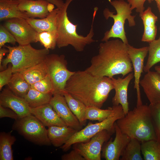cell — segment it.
Instances as JSON below:
<instances>
[{
	"mask_svg": "<svg viewBox=\"0 0 160 160\" xmlns=\"http://www.w3.org/2000/svg\"><path fill=\"white\" fill-rule=\"evenodd\" d=\"M133 69L127 44L117 39L100 43L98 54L92 57L85 70L97 77L112 78L118 74L124 77Z\"/></svg>",
	"mask_w": 160,
	"mask_h": 160,
	"instance_id": "obj_1",
	"label": "cell"
},
{
	"mask_svg": "<svg viewBox=\"0 0 160 160\" xmlns=\"http://www.w3.org/2000/svg\"><path fill=\"white\" fill-rule=\"evenodd\" d=\"M113 89L111 78L97 77L85 70L75 71L67 81L63 92L70 94L87 107L101 108Z\"/></svg>",
	"mask_w": 160,
	"mask_h": 160,
	"instance_id": "obj_2",
	"label": "cell"
},
{
	"mask_svg": "<svg viewBox=\"0 0 160 160\" xmlns=\"http://www.w3.org/2000/svg\"><path fill=\"white\" fill-rule=\"evenodd\" d=\"M116 123L121 132L130 138L141 142L156 140L149 105L136 106Z\"/></svg>",
	"mask_w": 160,
	"mask_h": 160,
	"instance_id": "obj_3",
	"label": "cell"
},
{
	"mask_svg": "<svg viewBox=\"0 0 160 160\" xmlns=\"http://www.w3.org/2000/svg\"><path fill=\"white\" fill-rule=\"evenodd\" d=\"M73 0H66L63 7L59 9L57 20V46L59 48L72 46L77 52H81L88 45L95 42L93 24L98 9L95 7L91 28L87 36L79 35L77 32V24H74L69 20L67 15L68 7Z\"/></svg>",
	"mask_w": 160,
	"mask_h": 160,
	"instance_id": "obj_4",
	"label": "cell"
},
{
	"mask_svg": "<svg viewBox=\"0 0 160 160\" xmlns=\"http://www.w3.org/2000/svg\"><path fill=\"white\" fill-rule=\"evenodd\" d=\"M9 50L6 57L2 62L3 70L9 63L12 65L13 73L22 72L44 61L49 54V50L45 48L37 49L30 44L11 47L4 45Z\"/></svg>",
	"mask_w": 160,
	"mask_h": 160,
	"instance_id": "obj_5",
	"label": "cell"
},
{
	"mask_svg": "<svg viewBox=\"0 0 160 160\" xmlns=\"http://www.w3.org/2000/svg\"><path fill=\"white\" fill-rule=\"evenodd\" d=\"M109 1L115 9L116 13L110 11L107 8L103 11V14L105 19L112 18L114 20L113 24L111 29L104 33L101 41H107L112 38L120 39L124 43L129 44L124 28V25L126 20L128 22L129 27L135 26L136 23L135 20V15H131L132 9L131 6L124 0H108Z\"/></svg>",
	"mask_w": 160,
	"mask_h": 160,
	"instance_id": "obj_6",
	"label": "cell"
},
{
	"mask_svg": "<svg viewBox=\"0 0 160 160\" xmlns=\"http://www.w3.org/2000/svg\"><path fill=\"white\" fill-rule=\"evenodd\" d=\"M110 115L105 120L93 124L89 122L84 128L78 131L60 148L65 151H68L73 144L85 142L99 132L106 130L112 135L115 132V123L124 116L125 113L121 105H113Z\"/></svg>",
	"mask_w": 160,
	"mask_h": 160,
	"instance_id": "obj_7",
	"label": "cell"
},
{
	"mask_svg": "<svg viewBox=\"0 0 160 160\" xmlns=\"http://www.w3.org/2000/svg\"><path fill=\"white\" fill-rule=\"evenodd\" d=\"M12 129L34 144L47 146L51 144L45 126L31 114L15 120Z\"/></svg>",
	"mask_w": 160,
	"mask_h": 160,
	"instance_id": "obj_8",
	"label": "cell"
},
{
	"mask_svg": "<svg viewBox=\"0 0 160 160\" xmlns=\"http://www.w3.org/2000/svg\"><path fill=\"white\" fill-rule=\"evenodd\" d=\"M65 58L63 55L52 54L48 55L45 60L47 74L53 84L54 94H62L67 81L75 73L68 69Z\"/></svg>",
	"mask_w": 160,
	"mask_h": 160,
	"instance_id": "obj_9",
	"label": "cell"
},
{
	"mask_svg": "<svg viewBox=\"0 0 160 160\" xmlns=\"http://www.w3.org/2000/svg\"><path fill=\"white\" fill-rule=\"evenodd\" d=\"M112 135L106 130H102L88 141L73 144V149L77 151L86 160H100L103 144L110 139Z\"/></svg>",
	"mask_w": 160,
	"mask_h": 160,
	"instance_id": "obj_10",
	"label": "cell"
},
{
	"mask_svg": "<svg viewBox=\"0 0 160 160\" xmlns=\"http://www.w3.org/2000/svg\"><path fill=\"white\" fill-rule=\"evenodd\" d=\"M3 25L13 35L19 45L37 42V32L24 19H8L5 20Z\"/></svg>",
	"mask_w": 160,
	"mask_h": 160,
	"instance_id": "obj_11",
	"label": "cell"
},
{
	"mask_svg": "<svg viewBox=\"0 0 160 160\" xmlns=\"http://www.w3.org/2000/svg\"><path fill=\"white\" fill-rule=\"evenodd\" d=\"M127 46L128 54L134 71L135 81L134 88L136 90V106H139L143 104L140 88V81L141 73L143 71L145 59L148 53V46H146L136 48L129 44Z\"/></svg>",
	"mask_w": 160,
	"mask_h": 160,
	"instance_id": "obj_12",
	"label": "cell"
},
{
	"mask_svg": "<svg viewBox=\"0 0 160 160\" xmlns=\"http://www.w3.org/2000/svg\"><path fill=\"white\" fill-rule=\"evenodd\" d=\"M115 137L105 143L102 150V156L106 160H119L131 138L122 133L115 123Z\"/></svg>",
	"mask_w": 160,
	"mask_h": 160,
	"instance_id": "obj_13",
	"label": "cell"
},
{
	"mask_svg": "<svg viewBox=\"0 0 160 160\" xmlns=\"http://www.w3.org/2000/svg\"><path fill=\"white\" fill-rule=\"evenodd\" d=\"M49 104L67 126L77 131L82 129V126L70 110L63 95L54 93Z\"/></svg>",
	"mask_w": 160,
	"mask_h": 160,
	"instance_id": "obj_14",
	"label": "cell"
},
{
	"mask_svg": "<svg viewBox=\"0 0 160 160\" xmlns=\"http://www.w3.org/2000/svg\"><path fill=\"white\" fill-rule=\"evenodd\" d=\"M0 105L15 112L19 118L31 114L30 108L24 98L15 94L9 88H4L0 94Z\"/></svg>",
	"mask_w": 160,
	"mask_h": 160,
	"instance_id": "obj_15",
	"label": "cell"
},
{
	"mask_svg": "<svg viewBox=\"0 0 160 160\" xmlns=\"http://www.w3.org/2000/svg\"><path fill=\"white\" fill-rule=\"evenodd\" d=\"M140 85L150 102L151 105L160 102V74L157 71H150L146 72Z\"/></svg>",
	"mask_w": 160,
	"mask_h": 160,
	"instance_id": "obj_16",
	"label": "cell"
},
{
	"mask_svg": "<svg viewBox=\"0 0 160 160\" xmlns=\"http://www.w3.org/2000/svg\"><path fill=\"white\" fill-rule=\"evenodd\" d=\"M18 7L30 18L46 17L54 9V5L45 0H18Z\"/></svg>",
	"mask_w": 160,
	"mask_h": 160,
	"instance_id": "obj_17",
	"label": "cell"
},
{
	"mask_svg": "<svg viewBox=\"0 0 160 160\" xmlns=\"http://www.w3.org/2000/svg\"><path fill=\"white\" fill-rule=\"evenodd\" d=\"M134 74L129 73L124 78L118 77L117 79L111 78L115 91L114 96L112 98L113 105H121L126 115L129 111L127 91L129 83L134 78Z\"/></svg>",
	"mask_w": 160,
	"mask_h": 160,
	"instance_id": "obj_18",
	"label": "cell"
},
{
	"mask_svg": "<svg viewBox=\"0 0 160 160\" xmlns=\"http://www.w3.org/2000/svg\"><path fill=\"white\" fill-rule=\"evenodd\" d=\"M30 112L45 127L67 126L49 103L35 108H30Z\"/></svg>",
	"mask_w": 160,
	"mask_h": 160,
	"instance_id": "obj_19",
	"label": "cell"
},
{
	"mask_svg": "<svg viewBox=\"0 0 160 160\" xmlns=\"http://www.w3.org/2000/svg\"><path fill=\"white\" fill-rule=\"evenodd\" d=\"M48 127V136L51 144L57 147L64 145L78 131L68 126H53Z\"/></svg>",
	"mask_w": 160,
	"mask_h": 160,
	"instance_id": "obj_20",
	"label": "cell"
},
{
	"mask_svg": "<svg viewBox=\"0 0 160 160\" xmlns=\"http://www.w3.org/2000/svg\"><path fill=\"white\" fill-rule=\"evenodd\" d=\"M59 9H54L45 17L36 19L28 18L26 20L37 32L49 31L57 33V20Z\"/></svg>",
	"mask_w": 160,
	"mask_h": 160,
	"instance_id": "obj_21",
	"label": "cell"
},
{
	"mask_svg": "<svg viewBox=\"0 0 160 160\" xmlns=\"http://www.w3.org/2000/svg\"><path fill=\"white\" fill-rule=\"evenodd\" d=\"M139 16L143 21L144 28L141 41L149 43L156 39L157 32L156 23L158 17L153 12L150 7Z\"/></svg>",
	"mask_w": 160,
	"mask_h": 160,
	"instance_id": "obj_22",
	"label": "cell"
},
{
	"mask_svg": "<svg viewBox=\"0 0 160 160\" xmlns=\"http://www.w3.org/2000/svg\"><path fill=\"white\" fill-rule=\"evenodd\" d=\"M30 18L26 12L18 7V0H0V21L14 18Z\"/></svg>",
	"mask_w": 160,
	"mask_h": 160,
	"instance_id": "obj_23",
	"label": "cell"
},
{
	"mask_svg": "<svg viewBox=\"0 0 160 160\" xmlns=\"http://www.w3.org/2000/svg\"><path fill=\"white\" fill-rule=\"evenodd\" d=\"M9 88L15 94L24 98L31 88L30 84L20 72L13 73L7 84Z\"/></svg>",
	"mask_w": 160,
	"mask_h": 160,
	"instance_id": "obj_24",
	"label": "cell"
},
{
	"mask_svg": "<svg viewBox=\"0 0 160 160\" xmlns=\"http://www.w3.org/2000/svg\"><path fill=\"white\" fill-rule=\"evenodd\" d=\"M16 140L11 132H2L0 133V160H13L12 146Z\"/></svg>",
	"mask_w": 160,
	"mask_h": 160,
	"instance_id": "obj_25",
	"label": "cell"
},
{
	"mask_svg": "<svg viewBox=\"0 0 160 160\" xmlns=\"http://www.w3.org/2000/svg\"><path fill=\"white\" fill-rule=\"evenodd\" d=\"M20 72L26 81L31 85L39 81L47 75L45 60Z\"/></svg>",
	"mask_w": 160,
	"mask_h": 160,
	"instance_id": "obj_26",
	"label": "cell"
},
{
	"mask_svg": "<svg viewBox=\"0 0 160 160\" xmlns=\"http://www.w3.org/2000/svg\"><path fill=\"white\" fill-rule=\"evenodd\" d=\"M53 95L44 93L31 88L24 98L30 108H35L49 103Z\"/></svg>",
	"mask_w": 160,
	"mask_h": 160,
	"instance_id": "obj_27",
	"label": "cell"
},
{
	"mask_svg": "<svg viewBox=\"0 0 160 160\" xmlns=\"http://www.w3.org/2000/svg\"><path fill=\"white\" fill-rule=\"evenodd\" d=\"M62 94L70 110L78 119L81 124L82 126L85 125L86 121L84 120V117L87 106L69 93L63 92Z\"/></svg>",
	"mask_w": 160,
	"mask_h": 160,
	"instance_id": "obj_28",
	"label": "cell"
},
{
	"mask_svg": "<svg viewBox=\"0 0 160 160\" xmlns=\"http://www.w3.org/2000/svg\"><path fill=\"white\" fill-rule=\"evenodd\" d=\"M141 151L145 160H160V143L156 140L141 142Z\"/></svg>",
	"mask_w": 160,
	"mask_h": 160,
	"instance_id": "obj_29",
	"label": "cell"
},
{
	"mask_svg": "<svg viewBox=\"0 0 160 160\" xmlns=\"http://www.w3.org/2000/svg\"><path fill=\"white\" fill-rule=\"evenodd\" d=\"M160 33V26L159 28ZM148 55L143 71L147 72L155 64L160 62V34L159 37L149 43Z\"/></svg>",
	"mask_w": 160,
	"mask_h": 160,
	"instance_id": "obj_30",
	"label": "cell"
},
{
	"mask_svg": "<svg viewBox=\"0 0 160 160\" xmlns=\"http://www.w3.org/2000/svg\"><path fill=\"white\" fill-rule=\"evenodd\" d=\"M141 143L136 139L131 138L120 160H143L141 154Z\"/></svg>",
	"mask_w": 160,
	"mask_h": 160,
	"instance_id": "obj_31",
	"label": "cell"
},
{
	"mask_svg": "<svg viewBox=\"0 0 160 160\" xmlns=\"http://www.w3.org/2000/svg\"><path fill=\"white\" fill-rule=\"evenodd\" d=\"M112 111V107L102 109L95 107H87L84 119L85 121L89 120L101 122L106 119L110 115Z\"/></svg>",
	"mask_w": 160,
	"mask_h": 160,
	"instance_id": "obj_32",
	"label": "cell"
},
{
	"mask_svg": "<svg viewBox=\"0 0 160 160\" xmlns=\"http://www.w3.org/2000/svg\"><path fill=\"white\" fill-rule=\"evenodd\" d=\"M57 32L43 31L37 32V41L39 42L47 49H54L57 46Z\"/></svg>",
	"mask_w": 160,
	"mask_h": 160,
	"instance_id": "obj_33",
	"label": "cell"
},
{
	"mask_svg": "<svg viewBox=\"0 0 160 160\" xmlns=\"http://www.w3.org/2000/svg\"><path fill=\"white\" fill-rule=\"evenodd\" d=\"M149 105L156 140L160 143V102Z\"/></svg>",
	"mask_w": 160,
	"mask_h": 160,
	"instance_id": "obj_34",
	"label": "cell"
},
{
	"mask_svg": "<svg viewBox=\"0 0 160 160\" xmlns=\"http://www.w3.org/2000/svg\"><path fill=\"white\" fill-rule=\"evenodd\" d=\"M31 87L44 93H54V89L52 81L47 74L45 77L31 85Z\"/></svg>",
	"mask_w": 160,
	"mask_h": 160,
	"instance_id": "obj_35",
	"label": "cell"
},
{
	"mask_svg": "<svg viewBox=\"0 0 160 160\" xmlns=\"http://www.w3.org/2000/svg\"><path fill=\"white\" fill-rule=\"evenodd\" d=\"M16 41L13 35L4 26L0 25V48L3 47L6 43L15 45Z\"/></svg>",
	"mask_w": 160,
	"mask_h": 160,
	"instance_id": "obj_36",
	"label": "cell"
},
{
	"mask_svg": "<svg viewBox=\"0 0 160 160\" xmlns=\"http://www.w3.org/2000/svg\"><path fill=\"white\" fill-rule=\"evenodd\" d=\"M13 74L12 69V65L9 64L8 67L0 72V90L3 87L7 85L11 79Z\"/></svg>",
	"mask_w": 160,
	"mask_h": 160,
	"instance_id": "obj_37",
	"label": "cell"
},
{
	"mask_svg": "<svg viewBox=\"0 0 160 160\" xmlns=\"http://www.w3.org/2000/svg\"><path fill=\"white\" fill-rule=\"evenodd\" d=\"M146 1L150 3L151 2V0H127V2L131 6L132 9H135L136 11L139 13L140 16L145 10L144 4Z\"/></svg>",
	"mask_w": 160,
	"mask_h": 160,
	"instance_id": "obj_38",
	"label": "cell"
},
{
	"mask_svg": "<svg viewBox=\"0 0 160 160\" xmlns=\"http://www.w3.org/2000/svg\"><path fill=\"white\" fill-rule=\"evenodd\" d=\"M9 117L16 120L19 118L17 113L11 109L0 105V118Z\"/></svg>",
	"mask_w": 160,
	"mask_h": 160,
	"instance_id": "obj_39",
	"label": "cell"
},
{
	"mask_svg": "<svg viewBox=\"0 0 160 160\" xmlns=\"http://www.w3.org/2000/svg\"><path fill=\"white\" fill-rule=\"evenodd\" d=\"M61 159L62 160H86L77 151L73 149L69 153L63 155Z\"/></svg>",
	"mask_w": 160,
	"mask_h": 160,
	"instance_id": "obj_40",
	"label": "cell"
},
{
	"mask_svg": "<svg viewBox=\"0 0 160 160\" xmlns=\"http://www.w3.org/2000/svg\"><path fill=\"white\" fill-rule=\"evenodd\" d=\"M51 4L56 6L59 9H63L65 5V3L62 0H45Z\"/></svg>",
	"mask_w": 160,
	"mask_h": 160,
	"instance_id": "obj_41",
	"label": "cell"
},
{
	"mask_svg": "<svg viewBox=\"0 0 160 160\" xmlns=\"http://www.w3.org/2000/svg\"><path fill=\"white\" fill-rule=\"evenodd\" d=\"M9 52L8 49L6 47H3L0 48V70L1 71L3 70L2 66V62L4 56Z\"/></svg>",
	"mask_w": 160,
	"mask_h": 160,
	"instance_id": "obj_42",
	"label": "cell"
},
{
	"mask_svg": "<svg viewBox=\"0 0 160 160\" xmlns=\"http://www.w3.org/2000/svg\"><path fill=\"white\" fill-rule=\"evenodd\" d=\"M151 1H156L160 15V0H151Z\"/></svg>",
	"mask_w": 160,
	"mask_h": 160,
	"instance_id": "obj_43",
	"label": "cell"
},
{
	"mask_svg": "<svg viewBox=\"0 0 160 160\" xmlns=\"http://www.w3.org/2000/svg\"><path fill=\"white\" fill-rule=\"evenodd\" d=\"M155 71L160 74V65L156 66L154 68Z\"/></svg>",
	"mask_w": 160,
	"mask_h": 160,
	"instance_id": "obj_44",
	"label": "cell"
}]
</instances>
